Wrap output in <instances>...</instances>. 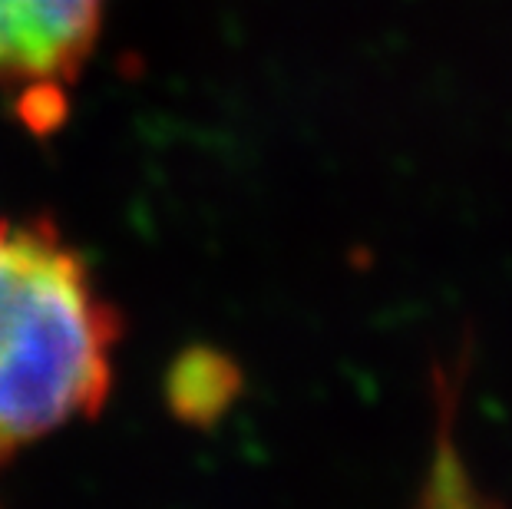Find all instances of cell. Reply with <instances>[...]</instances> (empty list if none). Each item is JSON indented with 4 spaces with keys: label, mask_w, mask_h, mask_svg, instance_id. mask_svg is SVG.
Instances as JSON below:
<instances>
[{
    "label": "cell",
    "mask_w": 512,
    "mask_h": 509,
    "mask_svg": "<svg viewBox=\"0 0 512 509\" xmlns=\"http://www.w3.org/2000/svg\"><path fill=\"white\" fill-rule=\"evenodd\" d=\"M119 314L47 219H0V457L93 417Z\"/></svg>",
    "instance_id": "6da1fadb"
},
{
    "label": "cell",
    "mask_w": 512,
    "mask_h": 509,
    "mask_svg": "<svg viewBox=\"0 0 512 509\" xmlns=\"http://www.w3.org/2000/svg\"><path fill=\"white\" fill-rule=\"evenodd\" d=\"M106 0H0V86L53 93L76 80Z\"/></svg>",
    "instance_id": "7a4b0ae2"
}]
</instances>
